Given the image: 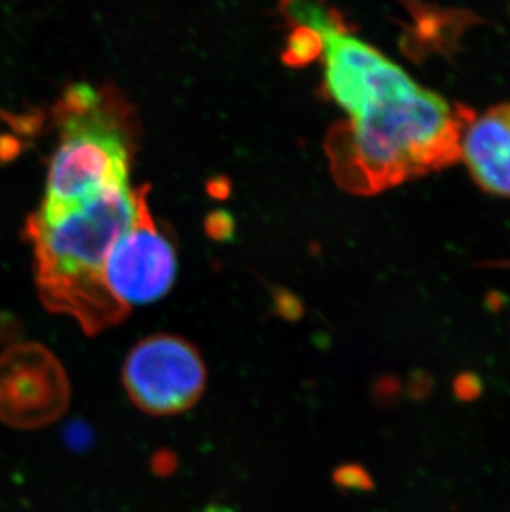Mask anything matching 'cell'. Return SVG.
Returning <instances> with one entry per match:
<instances>
[{"instance_id":"cell-9","label":"cell","mask_w":510,"mask_h":512,"mask_svg":"<svg viewBox=\"0 0 510 512\" xmlns=\"http://www.w3.org/2000/svg\"><path fill=\"white\" fill-rule=\"evenodd\" d=\"M335 481L345 488H370L371 481L368 474L358 466H343L335 473Z\"/></svg>"},{"instance_id":"cell-2","label":"cell","mask_w":510,"mask_h":512,"mask_svg":"<svg viewBox=\"0 0 510 512\" xmlns=\"http://www.w3.org/2000/svg\"><path fill=\"white\" fill-rule=\"evenodd\" d=\"M136 206L138 189L125 184L53 221L30 216L40 299L53 314L72 317L85 334H100L130 314L106 289L103 269L111 247L135 221Z\"/></svg>"},{"instance_id":"cell-12","label":"cell","mask_w":510,"mask_h":512,"mask_svg":"<svg viewBox=\"0 0 510 512\" xmlns=\"http://www.w3.org/2000/svg\"><path fill=\"white\" fill-rule=\"evenodd\" d=\"M502 267H510V262H504V264H501Z\"/></svg>"},{"instance_id":"cell-8","label":"cell","mask_w":510,"mask_h":512,"mask_svg":"<svg viewBox=\"0 0 510 512\" xmlns=\"http://www.w3.org/2000/svg\"><path fill=\"white\" fill-rule=\"evenodd\" d=\"M322 52V37L317 30L304 25H294V30L287 39L282 60L289 67H304L308 63L315 62Z\"/></svg>"},{"instance_id":"cell-6","label":"cell","mask_w":510,"mask_h":512,"mask_svg":"<svg viewBox=\"0 0 510 512\" xmlns=\"http://www.w3.org/2000/svg\"><path fill=\"white\" fill-rule=\"evenodd\" d=\"M70 403L67 372L40 343H14L0 353V421L37 430L57 421Z\"/></svg>"},{"instance_id":"cell-1","label":"cell","mask_w":510,"mask_h":512,"mask_svg":"<svg viewBox=\"0 0 510 512\" xmlns=\"http://www.w3.org/2000/svg\"><path fill=\"white\" fill-rule=\"evenodd\" d=\"M325 88L347 113L328 131L325 153L340 188L370 196L461 160L471 108L449 103L375 47L353 37L340 14L318 25Z\"/></svg>"},{"instance_id":"cell-7","label":"cell","mask_w":510,"mask_h":512,"mask_svg":"<svg viewBox=\"0 0 510 512\" xmlns=\"http://www.w3.org/2000/svg\"><path fill=\"white\" fill-rule=\"evenodd\" d=\"M461 158L484 191L510 198V103L472 118L462 136Z\"/></svg>"},{"instance_id":"cell-10","label":"cell","mask_w":510,"mask_h":512,"mask_svg":"<svg viewBox=\"0 0 510 512\" xmlns=\"http://www.w3.org/2000/svg\"><path fill=\"white\" fill-rule=\"evenodd\" d=\"M206 229L212 239H229L234 232V221L229 214L217 211L207 218Z\"/></svg>"},{"instance_id":"cell-11","label":"cell","mask_w":510,"mask_h":512,"mask_svg":"<svg viewBox=\"0 0 510 512\" xmlns=\"http://www.w3.org/2000/svg\"><path fill=\"white\" fill-rule=\"evenodd\" d=\"M68 443L75 448H85L92 441V431L85 425H73L67 430Z\"/></svg>"},{"instance_id":"cell-3","label":"cell","mask_w":510,"mask_h":512,"mask_svg":"<svg viewBox=\"0 0 510 512\" xmlns=\"http://www.w3.org/2000/svg\"><path fill=\"white\" fill-rule=\"evenodd\" d=\"M60 128L40 221H53L106 189L128 184L135 153V115L120 93L75 83L55 107Z\"/></svg>"},{"instance_id":"cell-5","label":"cell","mask_w":510,"mask_h":512,"mask_svg":"<svg viewBox=\"0 0 510 512\" xmlns=\"http://www.w3.org/2000/svg\"><path fill=\"white\" fill-rule=\"evenodd\" d=\"M148 194L150 186L138 188L135 221L113 244L103 269L106 289L126 310L163 299L178 272L173 241L154 221Z\"/></svg>"},{"instance_id":"cell-4","label":"cell","mask_w":510,"mask_h":512,"mask_svg":"<svg viewBox=\"0 0 510 512\" xmlns=\"http://www.w3.org/2000/svg\"><path fill=\"white\" fill-rule=\"evenodd\" d=\"M198 348L178 335L158 334L136 343L123 365V387L141 411L171 416L193 408L206 388Z\"/></svg>"}]
</instances>
